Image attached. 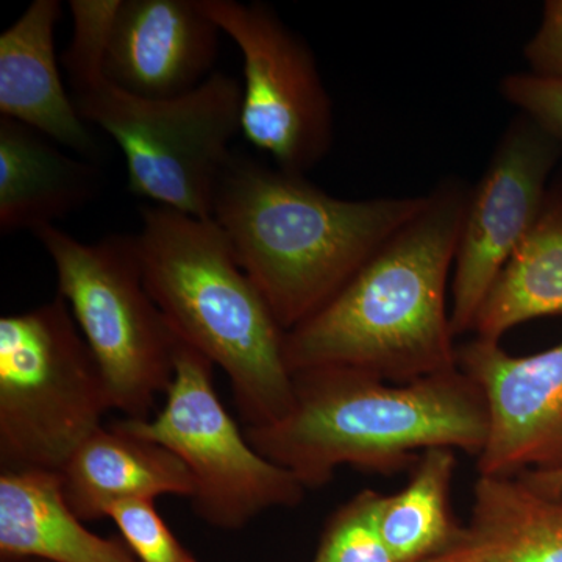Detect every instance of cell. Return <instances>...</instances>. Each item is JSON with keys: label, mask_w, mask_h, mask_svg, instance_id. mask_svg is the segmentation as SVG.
Returning a JSON list of instances; mask_svg holds the SVG:
<instances>
[{"label": "cell", "mask_w": 562, "mask_h": 562, "mask_svg": "<svg viewBox=\"0 0 562 562\" xmlns=\"http://www.w3.org/2000/svg\"><path fill=\"white\" fill-rule=\"evenodd\" d=\"M109 517L139 562H199L176 538L154 501L116 503Z\"/></svg>", "instance_id": "obj_21"}, {"label": "cell", "mask_w": 562, "mask_h": 562, "mask_svg": "<svg viewBox=\"0 0 562 562\" xmlns=\"http://www.w3.org/2000/svg\"><path fill=\"white\" fill-rule=\"evenodd\" d=\"M453 471L452 449L427 450L408 486L383 495L380 532L398 562L430 560L452 539L457 530L449 505Z\"/></svg>", "instance_id": "obj_19"}, {"label": "cell", "mask_w": 562, "mask_h": 562, "mask_svg": "<svg viewBox=\"0 0 562 562\" xmlns=\"http://www.w3.org/2000/svg\"><path fill=\"white\" fill-rule=\"evenodd\" d=\"M292 380L290 414L244 435L305 490L325 486L341 465L387 471L431 449L479 457L486 442V403L460 366L409 383L346 369L299 372Z\"/></svg>", "instance_id": "obj_3"}, {"label": "cell", "mask_w": 562, "mask_h": 562, "mask_svg": "<svg viewBox=\"0 0 562 562\" xmlns=\"http://www.w3.org/2000/svg\"><path fill=\"white\" fill-rule=\"evenodd\" d=\"M457 357L486 403L480 475L514 476L561 465L562 342L531 357H513L501 344L476 338Z\"/></svg>", "instance_id": "obj_11"}, {"label": "cell", "mask_w": 562, "mask_h": 562, "mask_svg": "<svg viewBox=\"0 0 562 562\" xmlns=\"http://www.w3.org/2000/svg\"><path fill=\"white\" fill-rule=\"evenodd\" d=\"M382 498L379 492L362 491L333 514L313 562H398L380 532Z\"/></svg>", "instance_id": "obj_20"}, {"label": "cell", "mask_w": 562, "mask_h": 562, "mask_svg": "<svg viewBox=\"0 0 562 562\" xmlns=\"http://www.w3.org/2000/svg\"><path fill=\"white\" fill-rule=\"evenodd\" d=\"M243 55L241 133L281 171L319 165L333 146V103L308 43L268 3L203 0Z\"/></svg>", "instance_id": "obj_9"}, {"label": "cell", "mask_w": 562, "mask_h": 562, "mask_svg": "<svg viewBox=\"0 0 562 562\" xmlns=\"http://www.w3.org/2000/svg\"><path fill=\"white\" fill-rule=\"evenodd\" d=\"M0 557L47 562H139L124 539L85 527L57 473L0 472Z\"/></svg>", "instance_id": "obj_17"}, {"label": "cell", "mask_w": 562, "mask_h": 562, "mask_svg": "<svg viewBox=\"0 0 562 562\" xmlns=\"http://www.w3.org/2000/svg\"><path fill=\"white\" fill-rule=\"evenodd\" d=\"M425 203L333 198L301 173L233 154L211 217L286 333L333 301Z\"/></svg>", "instance_id": "obj_2"}, {"label": "cell", "mask_w": 562, "mask_h": 562, "mask_svg": "<svg viewBox=\"0 0 562 562\" xmlns=\"http://www.w3.org/2000/svg\"><path fill=\"white\" fill-rule=\"evenodd\" d=\"M525 60L531 74L562 79V0L543 5L541 25L525 46Z\"/></svg>", "instance_id": "obj_23"}, {"label": "cell", "mask_w": 562, "mask_h": 562, "mask_svg": "<svg viewBox=\"0 0 562 562\" xmlns=\"http://www.w3.org/2000/svg\"><path fill=\"white\" fill-rule=\"evenodd\" d=\"M562 314V190L549 191L541 216L491 288L476 316V338L505 333L539 317Z\"/></svg>", "instance_id": "obj_18"}, {"label": "cell", "mask_w": 562, "mask_h": 562, "mask_svg": "<svg viewBox=\"0 0 562 562\" xmlns=\"http://www.w3.org/2000/svg\"><path fill=\"white\" fill-rule=\"evenodd\" d=\"M101 188L91 160L74 158L54 140L0 116V233L36 232L83 209Z\"/></svg>", "instance_id": "obj_15"}, {"label": "cell", "mask_w": 562, "mask_h": 562, "mask_svg": "<svg viewBox=\"0 0 562 562\" xmlns=\"http://www.w3.org/2000/svg\"><path fill=\"white\" fill-rule=\"evenodd\" d=\"M501 92L562 147V79L531 72L509 74L502 80Z\"/></svg>", "instance_id": "obj_22"}, {"label": "cell", "mask_w": 562, "mask_h": 562, "mask_svg": "<svg viewBox=\"0 0 562 562\" xmlns=\"http://www.w3.org/2000/svg\"><path fill=\"white\" fill-rule=\"evenodd\" d=\"M221 35L203 0H120L103 46V72L132 94L181 98L213 76Z\"/></svg>", "instance_id": "obj_12"}, {"label": "cell", "mask_w": 562, "mask_h": 562, "mask_svg": "<svg viewBox=\"0 0 562 562\" xmlns=\"http://www.w3.org/2000/svg\"><path fill=\"white\" fill-rule=\"evenodd\" d=\"M561 154L560 144L524 114L503 133L462 224L450 306L454 336L473 330L495 280L541 216Z\"/></svg>", "instance_id": "obj_10"}, {"label": "cell", "mask_w": 562, "mask_h": 562, "mask_svg": "<svg viewBox=\"0 0 562 562\" xmlns=\"http://www.w3.org/2000/svg\"><path fill=\"white\" fill-rule=\"evenodd\" d=\"M519 479L536 494L549 498H562V464L557 468L519 473Z\"/></svg>", "instance_id": "obj_24"}, {"label": "cell", "mask_w": 562, "mask_h": 562, "mask_svg": "<svg viewBox=\"0 0 562 562\" xmlns=\"http://www.w3.org/2000/svg\"><path fill=\"white\" fill-rule=\"evenodd\" d=\"M471 191L441 181L333 301L284 333L291 375L346 369L409 383L458 368L447 283Z\"/></svg>", "instance_id": "obj_1"}, {"label": "cell", "mask_w": 562, "mask_h": 562, "mask_svg": "<svg viewBox=\"0 0 562 562\" xmlns=\"http://www.w3.org/2000/svg\"><path fill=\"white\" fill-rule=\"evenodd\" d=\"M135 238L151 299L181 341L227 375L246 427L284 419L294 405L284 331L220 225L144 206Z\"/></svg>", "instance_id": "obj_4"}, {"label": "cell", "mask_w": 562, "mask_h": 562, "mask_svg": "<svg viewBox=\"0 0 562 562\" xmlns=\"http://www.w3.org/2000/svg\"><path fill=\"white\" fill-rule=\"evenodd\" d=\"M425 562H562V498L519 476L480 475L468 525Z\"/></svg>", "instance_id": "obj_16"}, {"label": "cell", "mask_w": 562, "mask_h": 562, "mask_svg": "<svg viewBox=\"0 0 562 562\" xmlns=\"http://www.w3.org/2000/svg\"><path fill=\"white\" fill-rule=\"evenodd\" d=\"M125 419H150L176 375L180 338L144 284L135 235L81 243L57 225L35 233Z\"/></svg>", "instance_id": "obj_7"}, {"label": "cell", "mask_w": 562, "mask_h": 562, "mask_svg": "<svg viewBox=\"0 0 562 562\" xmlns=\"http://www.w3.org/2000/svg\"><path fill=\"white\" fill-rule=\"evenodd\" d=\"M0 562H47V561L35 560V558H5V557H0Z\"/></svg>", "instance_id": "obj_25"}, {"label": "cell", "mask_w": 562, "mask_h": 562, "mask_svg": "<svg viewBox=\"0 0 562 562\" xmlns=\"http://www.w3.org/2000/svg\"><path fill=\"white\" fill-rule=\"evenodd\" d=\"M63 497L81 522L109 517L111 506L157 501L162 495L191 498V473L160 443L122 430L116 424L92 432L60 473Z\"/></svg>", "instance_id": "obj_14"}, {"label": "cell", "mask_w": 562, "mask_h": 562, "mask_svg": "<svg viewBox=\"0 0 562 562\" xmlns=\"http://www.w3.org/2000/svg\"><path fill=\"white\" fill-rule=\"evenodd\" d=\"M213 368L180 339L161 412L154 419L114 424L176 453L191 473L195 516L217 530L236 531L269 509L299 505L306 490L250 446L214 391Z\"/></svg>", "instance_id": "obj_8"}, {"label": "cell", "mask_w": 562, "mask_h": 562, "mask_svg": "<svg viewBox=\"0 0 562 562\" xmlns=\"http://www.w3.org/2000/svg\"><path fill=\"white\" fill-rule=\"evenodd\" d=\"M61 16L60 0H33L0 35V116L21 122L92 161L98 143L63 83L55 55Z\"/></svg>", "instance_id": "obj_13"}, {"label": "cell", "mask_w": 562, "mask_h": 562, "mask_svg": "<svg viewBox=\"0 0 562 562\" xmlns=\"http://www.w3.org/2000/svg\"><path fill=\"white\" fill-rule=\"evenodd\" d=\"M110 409L101 368L61 295L0 319V472L60 475Z\"/></svg>", "instance_id": "obj_6"}, {"label": "cell", "mask_w": 562, "mask_h": 562, "mask_svg": "<svg viewBox=\"0 0 562 562\" xmlns=\"http://www.w3.org/2000/svg\"><path fill=\"white\" fill-rule=\"evenodd\" d=\"M120 0H70L72 38L61 55L81 120L109 133L127 165L128 190L210 220L232 139L241 132V81L214 72L198 90L150 99L122 90L103 72L111 18Z\"/></svg>", "instance_id": "obj_5"}]
</instances>
